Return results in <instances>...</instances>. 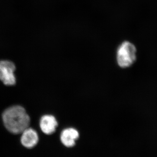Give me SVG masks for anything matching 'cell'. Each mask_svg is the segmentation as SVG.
I'll return each instance as SVG.
<instances>
[{"mask_svg": "<svg viewBox=\"0 0 157 157\" xmlns=\"http://www.w3.org/2000/svg\"><path fill=\"white\" fill-rule=\"evenodd\" d=\"M2 119L6 128L15 135L22 133L30 123V118L25 109L20 106L6 109L3 113Z\"/></svg>", "mask_w": 157, "mask_h": 157, "instance_id": "6da1fadb", "label": "cell"}, {"mask_svg": "<svg viewBox=\"0 0 157 157\" xmlns=\"http://www.w3.org/2000/svg\"><path fill=\"white\" fill-rule=\"evenodd\" d=\"M137 59V49L130 42L125 41L120 45L117 52V61L122 68H127L133 65Z\"/></svg>", "mask_w": 157, "mask_h": 157, "instance_id": "7a4b0ae2", "label": "cell"}, {"mask_svg": "<svg viewBox=\"0 0 157 157\" xmlns=\"http://www.w3.org/2000/svg\"><path fill=\"white\" fill-rule=\"evenodd\" d=\"M15 66L12 62L7 60L0 61V80L6 86H13L16 83L14 72Z\"/></svg>", "mask_w": 157, "mask_h": 157, "instance_id": "3957f363", "label": "cell"}, {"mask_svg": "<svg viewBox=\"0 0 157 157\" xmlns=\"http://www.w3.org/2000/svg\"><path fill=\"white\" fill-rule=\"evenodd\" d=\"M79 137V132L74 128H68L63 130L60 135V140L64 146L68 148L75 146Z\"/></svg>", "mask_w": 157, "mask_h": 157, "instance_id": "277c9868", "label": "cell"}, {"mask_svg": "<svg viewBox=\"0 0 157 157\" xmlns=\"http://www.w3.org/2000/svg\"><path fill=\"white\" fill-rule=\"evenodd\" d=\"M58 123L56 118L52 115H46L41 118L40 127L44 134L47 135H52L56 131Z\"/></svg>", "mask_w": 157, "mask_h": 157, "instance_id": "5b68a950", "label": "cell"}, {"mask_svg": "<svg viewBox=\"0 0 157 157\" xmlns=\"http://www.w3.org/2000/svg\"><path fill=\"white\" fill-rule=\"evenodd\" d=\"M39 139L37 132L33 129L28 128L22 132L21 141L25 147L32 148L38 144Z\"/></svg>", "mask_w": 157, "mask_h": 157, "instance_id": "8992f818", "label": "cell"}]
</instances>
